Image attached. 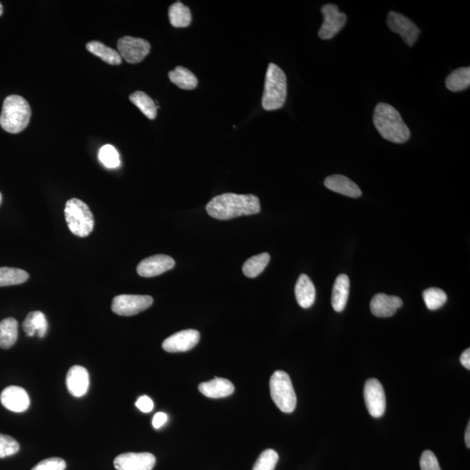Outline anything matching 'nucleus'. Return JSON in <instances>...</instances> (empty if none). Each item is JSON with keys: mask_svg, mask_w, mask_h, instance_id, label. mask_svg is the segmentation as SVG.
<instances>
[{"mask_svg": "<svg viewBox=\"0 0 470 470\" xmlns=\"http://www.w3.org/2000/svg\"><path fill=\"white\" fill-rule=\"evenodd\" d=\"M373 122L383 139L393 143H405L410 138V130L400 113L389 104L379 103L375 106Z\"/></svg>", "mask_w": 470, "mask_h": 470, "instance_id": "obj_2", "label": "nucleus"}, {"mask_svg": "<svg viewBox=\"0 0 470 470\" xmlns=\"http://www.w3.org/2000/svg\"><path fill=\"white\" fill-rule=\"evenodd\" d=\"M86 49L109 65L118 66L121 64L122 58L120 53L117 51L111 48V47L106 46L103 43L91 41L86 45Z\"/></svg>", "mask_w": 470, "mask_h": 470, "instance_id": "obj_25", "label": "nucleus"}, {"mask_svg": "<svg viewBox=\"0 0 470 470\" xmlns=\"http://www.w3.org/2000/svg\"><path fill=\"white\" fill-rule=\"evenodd\" d=\"M199 390L205 397L218 399L231 396L235 392V386L227 379L215 378L213 380L200 383Z\"/></svg>", "mask_w": 470, "mask_h": 470, "instance_id": "obj_19", "label": "nucleus"}, {"mask_svg": "<svg viewBox=\"0 0 470 470\" xmlns=\"http://www.w3.org/2000/svg\"><path fill=\"white\" fill-rule=\"evenodd\" d=\"M404 302L398 296L377 294L371 301L370 309L377 317L387 318L396 314Z\"/></svg>", "mask_w": 470, "mask_h": 470, "instance_id": "obj_17", "label": "nucleus"}, {"mask_svg": "<svg viewBox=\"0 0 470 470\" xmlns=\"http://www.w3.org/2000/svg\"><path fill=\"white\" fill-rule=\"evenodd\" d=\"M324 185L329 190L351 198H359L362 196L360 188L344 175H334L327 177Z\"/></svg>", "mask_w": 470, "mask_h": 470, "instance_id": "obj_18", "label": "nucleus"}, {"mask_svg": "<svg viewBox=\"0 0 470 470\" xmlns=\"http://www.w3.org/2000/svg\"><path fill=\"white\" fill-rule=\"evenodd\" d=\"M31 110L29 102L19 96H11L4 101L0 126L10 133H19L26 128L30 122Z\"/></svg>", "mask_w": 470, "mask_h": 470, "instance_id": "obj_3", "label": "nucleus"}, {"mask_svg": "<svg viewBox=\"0 0 470 470\" xmlns=\"http://www.w3.org/2000/svg\"><path fill=\"white\" fill-rule=\"evenodd\" d=\"M88 371L81 366L71 367L66 375V386L69 393L74 397H82L89 389Z\"/></svg>", "mask_w": 470, "mask_h": 470, "instance_id": "obj_16", "label": "nucleus"}, {"mask_svg": "<svg viewBox=\"0 0 470 470\" xmlns=\"http://www.w3.org/2000/svg\"><path fill=\"white\" fill-rule=\"evenodd\" d=\"M168 421V414L163 412L157 413L153 419V428L160 429Z\"/></svg>", "mask_w": 470, "mask_h": 470, "instance_id": "obj_38", "label": "nucleus"}, {"mask_svg": "<svg viewBox=\"0 0 470 470\" xmlns=\"http://www.w3.org/2000/svg\"><path fill=\"white\" fill-rule=\"evenodd\" d=\"M175 262L172 257L165 255H153L142 260L137 267V272L142 277L150 278L164 274L172 270Z\"/></svg>", "mask_w": 470, "mask_h": 470, "instance_id": "obj_14", "label": "nucleus"}, {"mask_svg": "<svg viewBox=\"0 0 470 470\" xmlns=\"http://www.w3.org/2000/svg\"><path fill=\"white\" fill-rule=\"evenodd\" d=\"M279 460L278 453L274 449L265 450L259 456L252 470H275Z\"/></svg>", "mask_w": 470, "mask_h": 470, "instance_id": "obj_33", "label": "nucleus"}, {"mask_svg": "<svg viewBox=\"0 0 470 470\" xmlns=\"http://www.w3.org/2000/svg\"><path fill=\"white\" fill-rule=\"evenodd\" d=\"M66 468V464L64 460L61 458L53 457L43 460L31 470H65Z\"/></svg>", "mask_w": 470, "mask_h": 470, "instance_id": "obj_35", "label": "nucleus"}, {"mask_svg": "<svg viewBox=\"0 0 470 470\" xmlns=\"http://www.w3.org/2000/svg\"><path fill=\"white\" fill-rule=\"evenodd\" d=\"M387 25L393 33L400 35L409 46L414 45L421 34L420 29L412 19L396 11H390L387 18Z\"/></svg>", "mask_w": 470, "mask_h": 470, "instance_id": "obj_10", "label": "nucleus"}, {"mask_svg": "<svg viewBox=\"0 0 470 470\" xmlns=\"http://www.w3.org/2000/svg\"><path fill=\"white\" fill-rule=\"evenodd\" d=\"M0 401L6 409L15 413L25 412L30 406L29 394L18 386H10L4 389L0 394Z\"/></svg>", "mask_w": 470, "mask_h": 470, "instance_id": "obj_15", "label": "nucleus"}, {"mask_svg": "<svg viewBox=\"0 0 470 470\" xmlns=\"http://www.w3.org/2000/svg\"><path fill=\"white\" fill-rule=\"evenodd\" d=\"M422 470H441L436 455L430 450H425L421 456Z\"/></svg>", "mask_w": 470, "mask_h": 470, "instance_id": "obj_36", "label": "nucleus"}, {"mask_svg": "<svg viewBox=\"0 0 470 470\" xmlns=\"http://www.w3.org/2000/svg\"><path fill=\"white\" fill-rule=\"evenodd\" d=\"M206 209L213 218L226 220L239 216L256 215L260 211V204L258 197L254 195L228 193L213 198Z\"/></svg>", "mask_w": 470, "mask_h": 470, "instance_id": "obj_1", "label": "nucleus"}, {"mask_svg": "<svg viewBox=\"0 0 470 470\" xmlns=\"http://www.w3.org/2000/svg\"><path fill=\"white\" fill-rule=\"evenodd\" d=\"M460 362L465 369H470V349H466L461 355Z\"/></svg>", "mask_w": 470, "mask_h": 470, "instance_id": "obj_39", "label": "nucleus"}, {"mask_svg": "<svg viewBox=\"0 0 470 470\" xmlns=\"http://www.w3.org/2000/svg\"><path fill=\"white\" fill-rule=\"evenodd\" d=\"M200 338V333L197 330H183L165 339L162 343V347L168 353L187 352L198 344Z\"/></svg>", "mask_w": 470, "mask_h": 470, "instance_id": "obj_13", "label": "nucleus"}, {"mask_svg": "<svg viewBox=\"0 0 470 470\" xmlns=\"http://www.w3.org/2000/svg\"><path fill=\"white\" fill-rule=\"evenodd\" d=\"M19 450V442L14 438L0 434V458L14 456Z\"/></svg>", "mask_w": 470, "mask_h": 470, "instance_id": "obj_34", "label": "nucleus"}, {"mask_svg": "<svg viewBox=\"0 0 470 470\" xmlns=\"http://www.w3.org/2000/svg\"><path fill=\"white\" fill-rule=\"evenodd\" d=\"M446 88L451 92H461L468 89L470 85V68L461 67L454 71L445 81Z\"/></svg>", "mask_w": 470, "mask_h": 470, "instance_id": "obj_26", "label": "nucleus"}, {"mask_svg": "<svg viewBox=\"0 0 470 470\" xmlns=\"http://www.w3.org/2000/svg\"><path fill=\"white\" fill-rule=\"evenodd\" d=\"M136 405L143 413L151 412L153 409V402L151 398L147 396L141 397L138 399Z\"/></svg>", "mask_w": 470, "mask_h": 470, "instance_id": "obj_37", "label": "nucleus"}, {"mask_svg": "<svg viewBox=\"0 0 470 470\" xmlns=\"http://www.w3.org/2000/svg\"><path fill=\"white\" fill-rule=\"evenodd\" d=\"M156 458L151 453H124L114 460L117 470H152Z\"/></svg>", "mask_w": 470, "mask_h": 470, "instance_id": "obj_12", "label": "nucleus"}, {"mask_svg": "<svg viewBox=\"0 0 470 470\" xmlns=\"http://www.w3.org/2000/svg\"><path fill=\"white\" fill-rule=\"evenodd\" d=\"M117 47L121 57L130 64H138L141 62L151 50L148 41L143 39L130 36L118 39Z\"/></svg>", "mask_w": 470, "mask_h": 470, "instance_id": "obj_8", "label": "nucleus"}, {"mask_svg": "<svg viewBox=\"0 0 470 470\" xmlns=\"http://www.w3.org/2000/svg\"><path fill=\"white\" fill-rule=\"evenodd\" d=\"M424 300L429 310H437L444 305L448 297L444 290L440 288H428L424 292Z\"/></svg>", "mask_w": 470, "mask_h": 470, "instance_id": "obj_31", "label": "nucleus"}, {"mask_svg": "<svg viewBox=\"0 0 470 470\" xmlns=\"http://www.w3.org/2000/svg\"><path fill=\"white\" fill-rule=\"evenodd\" d=\"M287 98V77L277 65H268L265 78L262 106L265 110L275 111L282 108Z\"/></svg>", "mask_w": 470, "mask_h": 470, "instance_id": "obj_4", "label": "nucleus"}, {"mask_svg": "<svg viewBox=\"0 0 470 470\" xmlns=\"http://www.w3.org/2000/svg\"><path fill=\"white\" fill-rule=\"evenodd\" d=\"M129 98L145 117H148L149 120H155L157 116L158 106L147 93L138 91V92L132 93Z\"/></svg>", "mask_w": 470, "mask_h": 470, "instance_id": "obj_28", "label": "nucleus"}, {"mask_svg": "<svg viewBox=\"0 0 470 470\" xmlns=\"http://www.w3.org/2000/svg\"><path fill=\"white\" fill-rule=\"evenodd\" d=\"M168 17L170 23L177 29L188 27L192 22L190 9L181 2L173 4L169 8Z\"/></svg>", "mask_w": 470, "mask_h": 470, "instance_id": "obj_27", "label": "nucleus"}, {"mask_svg": "<svg viewBox=\"0 0 470 470\" xmlns=\"http://www.w3.org/2000/svg\"><path fill=\"white\" fill-rule=\"evenodd\" d=\"M465 444L468 449L470 448V422H469L467 429L465 432Z\"/></svg>", "mask_w": 470, "mask_h": 470, "instance_id": "obj_40", "label": "nucleus"}, {"mask_svg": "<svg viewBox=\"0 0 470 470\" xmlns=\"http://www.w3.org/2000/svg\"><path fill=\"white\" fill-rule=\"evenodd\" d=\"M19 323L14 318H6L0 322V347L8 349L18 339Z\"/></svg>", "mask_w": 470, "mask_h": 470, "instance_id": "obj_24", "label": "nucleus"}, {"mask_svg": "<svg viewBox=\"0 0 470 470\" xmlns=\"http://www.w3.org/2000/svg\"><path fill=\"white\" fill-rule=\"evenodd\" d=\"M29 279V272L19 268L0 267V287L19 285Z\"/></svg>", "mask_w": 470, "mask_h": 470, "instance_id": "obj_30", "label": "nucleus"}, {"mask_svg": "<svg viewBox=\"0 0 470 470\" xmlns=\"http://www.w3.org/2000/svg\"><path fill=\"white\" fill-rule=\"evenodd\" d=\"M323 23L319 30V37L323 41L333 39L346 25L347 15L339 13L338 6L334 4H327L322 7Z\"/></svg>", "mask_w": 470, "mask_h": 470, "instance_id": "obj_9", "label": "nucleus"}, {"mask_svg": "<svg viewBox=\"0 0 470 470\" xmlns=\"http://www.w3.org/2000/svg\"><path fill=\"white\" fill-rule=\"evenodd\" d=\"M3 14V6L2 4L0 3V16Z\"/></svg>", "mask_w": 470, "mask_h": 470, "instance_id": "obj_41", "label": "nucleus"}, {"mask_svg": "<svg viewBox=\"0 0 470 470\" xmlns=\"http://www.w3.org/2000/svg\"><path fill=\"white\" fill-rule=\"evenodd\" d=\"M153 303L149 295H121L113 298L112 310L118 315L132 316L147 310Z\"/></svg>", "mask_w": 470, "mask_h": 470, "instance_id": "obj_7", "label": "nucleus"}, {"mask_svg": "<svg viewBox=\"0 0 470 470\" xmlns=\"http://www.w3.org/2000/svg\"><path fill=\"white\" fill-rule=\"evenodd\" d=\"M270 393L272 401L284 413H292L295 409L297 398L291 379L284 371H275L270 379Z\"/></svg>", "mask_w": 470, "mask_h": 470, "instance_id": "obj_6", "label": "nucleus"}, {"mask_svg": "<svg viewBox=\"0 0 470 470\" xmlns=\"http://www.w3.org/2000/svg\"><path fill=\"white\" fill-rule=\"evenodd\" d=\"M364 400L367 412L374 418H380L386 410V396L382 383L369 379L364 386Z\"/></svg>", "mask_w": 470, "mask_h": 470, "instance_id": "obj_11", "label": "nucleus"}, {"mask_svg": "<svg viewBox=\"0 0 470 470\" xmlns=\"http://www.w3.org/2000/svg\"><path fill=\"white\" fill-rule=\"evenodd\" d=\"M168 77L170 81L180 89L193 90L198 85L195 75L183 66H177L175 70L169 72Z\"/></svg>", "mask_w": 470, "mask_h": 470, "instance_id": "obj_23", "label": "nucleus"}, {"mask_svg": "<svg viewBox=\"0 0 470 470\" xmlns=\"http://www.w3.org/2000/svg\"><path fill=\"white\" fill-rule=\"evenodd\" d=\"M349 279L346 275H339L335 280L333 293H332V306L338 313H341L346 307L349 295Z\"/></svg>", "mask_w": 470, "mask_h": 470, "instance_id": "obj_21", "label": "nucleus"}, {"mask_svg": "<svg viewBox=\"0 0 470 470\" xmlns=\"http://www.w3.org/2000/svg\"><path fill=\"white\" fill-rule=\"evenodd\" d=\"M270 260V255L267 252L252 256L244 263L242 270L244 275L248 278H255L264 271Z\"/></svg>", "mask_w": 470, "mask_h": 470, "instance_id": "obj_29", "label": "nucleus"}, {"mask_svg": "<svg viewBox=\"0 0 470 470\" xmlns=\"http://www.w3.org/2000/svg\"><path fill=\"white\" fill-rule=\"evenodd\" d=\"M1 201H2V195L1 193H0V204H1Z\"/></svg>", "mask_w": 470, "mask_h": 470, "instance_id": "obj_42", "label": "nucleus"}, {"mask_svg": "<svg viewBox=\"0 0 470 470\" xmlns=\"http://www.w3.org/2000/svg\"><path fill=\"white\" fill-rule=\"evenodd\" d=\"M22 326L27 337H34L37 334L39 337L43 338L46 334L48 324H47L46 316L42 312L34 311L26 316Z\"/></svg>", "mask_w": 470, "mask_h": 470, "instance_id": "obj_22", "label": "nucleus"}, {"mask_svg": "<svg viewBox=\"0 0 470 470\" xmlns=\"http://www.w3.org/2000/svg\"><path fill=\"white\" fill-rule=\"evenodd\" d=\"M65 217L70 231L74 235L88 236L94 228V217L89 207L82 200L73 198L67 201Z\"/></svg>", "mask_w": 470, "mask_h": 470, "instance_id": "obj_5", "label": "nucleus"}, {"mask_svg": "<svg viewBox=\"0 0 470 470\" xmlns=\"http://www.w3.org/2000/svg\"><path fill=\"white\" fill-rule=\"evenodd\" d=\"M315 287L307 275L300 276L295 285V297L303 309H310L315 301Z\"/></svg>", "mask_w": 470, "mask_h": 470, "instance_id": "obj_20", "label": "nucleus"}, {"mask_svg": "<svg viewBox=\"0 0 470 470\" xmlns=\"http://www.w3.org/2000/svg\"><path fill=\"white\" fill-rule=\"evenodd\" d=\"M98 159L108 168H117L121 165L120 155L112 145H105L101 148Z\"/></svg>", "mask_w": 470, "mask_h": 470, "instance_id": "obj_32", "label": "nucleus"}]
</instances>
